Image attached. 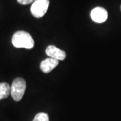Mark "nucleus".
I'll list each match as a JSON object with an SVG mask.
<instances>
[{"mask_svg":"<svg viewBox=\"0 0 121 121\" xmlns=\"http://www.w3.org/2000/svg\"><path fill=\"white\" fill-rule=\"evenodd\" d=\"M12 43L16 48H24L26 49H31L35 45V41L32 36L25 31H17L14 33Z\"/></svg>","mask_w":121,"mask_h":121,"instance_id":"obj_1","label":"nucleus"},{"mask_svg":"<svg viewBox=\"0 0 121 121\" xmlns=\"http://www.w3.org/2000/svg\"><path fill=\"white\" fill-rule=\"evenodd\" d=\"M26 87V82L23 78H17L13 80L11 86V95L13 100L19 102L22 99Z\"/></svg>","mask_w":121,"mask_h":121,"instance_id":"obj_2","label":"nucleus"},{"mask_svg":"<svg viewBox=\"0 0 121 121\" xmlns=\"http://www.w3.org/2000/svg\"><path fill=\"white\" fill-rule=\"evenodd\" d=\"M49 6V0H35L30 11L33 16L37 18L43 17Z\"/></svg>","mask_w":121,"mask_h":121,"instance_id":"obj_3","label":"nucleus"},{"mask_svg":"<svg viewBox=\"0 0 121 121\" xmlns=\"http://www.w3.org/2000/svg\"><path fill=\"white\" fill-rule=\"evenodd\" d=\"M90 16L94 22L96 23H103L108 18V12L104 8L97 7L91 10Z\"/></svg>","mask_w":121,"mask_h":121,"instance_id":"obj_4","label":"nucleus"},{"mask_svg":"<svg viewBox=\"0 0 121 121\" xmlns=\"http://www.w3.org/2000/svg\"><path fill=\"white\" fill-rule=\"evenodd\" d=\"M46 54L48 57L55 59L58 60H63L66 58V52L54 45H49L46 48Z\"/></svg>","mask_w":121,"mask_h":121,"instance_id":"obj_5","label":"nucleus"},{"mask_svg":"<svg viewBox=\"0 0 121 121\" xmlns=\"http://www.w3.org/2000/svg\"><path fill=\"white\" fill-rule=\"evenodd\" d=\"M58 65H59V60L53 58L48 57L41 62L40 67L43 73H48L52 71Z\"/></svg>","mask_w":121,"mask_h":121,"instance_id":"obj_6","label":"nucleus"},{"mask_svg":"<svg viewBox=\"0 0 121 121\" xmlns=\"http://www.w3.org/2000/svg\"><path fill=\"white\" fill-rule=\"evenodd\" d=\"M11 94V87L7 83H0V100L7 98Z\"/></svg>","mask_w":121,"mask_h":121,"instance_id":"obj_7","label":"nucleus"},{"mask_svg":"<svg viewBox=\"0 0 121 121\" xmlns=\"http://www.w3.org/2000/svg\"><path fill=\"white\" fill-rule=\"evenodd\" d=\"M32 121H49L48 115L44 112L39 113L35 116Z\"/></svg>","mask_w":121,"mask_h":121,"instance_id":"obj_8","label":"nucleus"},{"mask_svg":"<svg viewBox=\"0 0 121 121\" xmlns=\"http://www.w3.org/2000/svg\"><path fill=\"white\" fill-rule=\"evenodd\" d=\"M19 4L22 5H28L34 2L35 0H17Z\"/></svg>","mask_w":121,"mask_h":121,"instance_id":"obj_9","label":"nucleus"},{"mask_svg":"<svg viewBox=\"0 0 121 121\" xmlns=\"http://www.w3.org/2000/svg\"></svg>","mask_w":121,"mask_h":121,"instance_id":"obj_10","label":"nucleus"}]
</instances>
